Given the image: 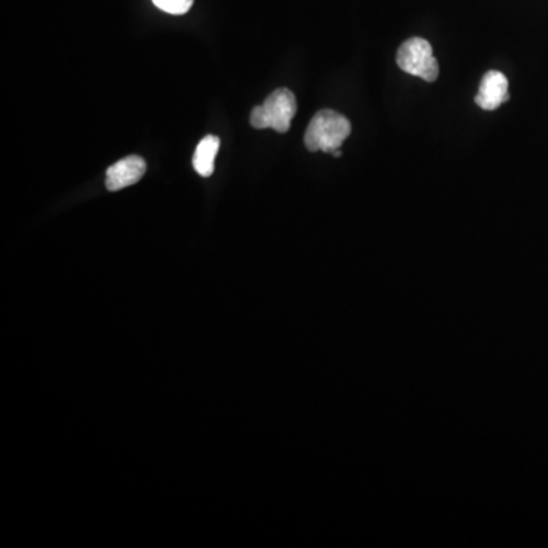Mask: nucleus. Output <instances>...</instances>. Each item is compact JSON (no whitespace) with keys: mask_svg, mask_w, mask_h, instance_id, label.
Segmentation results:
<instances>
[{"mask_svg":"<svg viewBox=\"0 0 548 548\" xmlns=\"http://www.w3.org/2000/svg\"><path fill=\"white\" fill-rule=\"evenodd\" d=\"M153 4L165 13L182 16L191 10L194 0H153Z\"/></svg>","mask_w":548,"mask_h":548,"instance_id":"0eeeda50","label":"nucleus"},{"mask_svg":"<svg viewBox=\"0 0 548 548\" xmlns=\"http://www.w3.org/2000/svg\"><path fill=\"white\" fill-rule=\"evenodd\" d=\"M220 137L206 136L201 139L195 150L192 165L201 177H211L215 171V157L220 150Z\"/></svg>","mask_w":548,"mask_h":548,"instance_id":"423d86ee","label":"nucleus"},{"mask_svg":"<svg viewBox=\"0 0 548 548\" xmlns=\"http://www.w3.org/2000/svg\"><path fill=\"white\" fill-rule=\"evenodd\" d=\"M509 98V81L501 72L491 71L482 78L475 104L486 112H492L509 101Z\"/></svg>","mask_w":548,"mask_h":548,"instance_id":"39448f33","label":"nucleus"},{"mask_svg":"<svg viewBox=\"0 0 548 548\" xmlns=\"http://www.w3.org/2000/svg\"><path fill=\"white\" fill-rule=\"evenodd\" d=\"M297 112L296 96L291 90H274L262 106L255 107L250 115V124L258 130L271 128L278 133H287Z\"/></svg>","mask_w":548,"mask_h":548,"instance_id":"f03ea898","label":"nucleus"},{"mask_svg":"<svg viewBox=\"0 0 548 548\" xmlns=\"http://www.w3.org/2000/svg\"><path fill=\"white\" fill-rule=\"evenodd\" d=\"M396 63L405 74L422 78L427 83H434L439 77V63L433 55V48L427 40L418 37L402 43Z\"/></svg>","mask_w":548,"mask_h":548,"instance_id":"7ed1b4c3","label":"nucleus"},{"mask_svg":"<svg viewBox=\"0 0 548 548\" xmlns=\"http://www.w3.org/2000/svg\"><path fill=\"white\" fill-rule=\"evenodd\" d=\"M147 163L142 157L128 156L107 169L106 186L109 191H121L144 177Z\"/></svg>","mask_w":548,"mask_h":548,"instance_id":"20e7f679","label":"nucleus"},{"mask_svg":"<svg viewBox=\"0 0 548 548\" xmlns=\"http://www.w3.org/2000/svg\"><path fill=\"white\" fill-rule=\"evenodd\" d=\"M331 154H332V156H334V157H341V154H343V153H341L340 150H334V151H332Z\"/></svg>","mask_w":548,"mask_h":548,"instance_id":"6e6552de","label":"nucleus"},{"mask_svg":"<svg viewBox=\"0 0 548 548\" xmlns=\"http://www.w3.org/2000/svg\"><path fill=\"white\" fill-rule=\"evenodd\" d=\"M351 131V122L348 118L334 110H322L311 119L310 125L306 128L305 147L311 153L323 151L331 154L334 150H340Z\"/></svg>","mask_w":548,"mask_h":548,"instance_id":"f257e3e1","label":"nucleus"}]
</instances>
